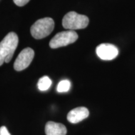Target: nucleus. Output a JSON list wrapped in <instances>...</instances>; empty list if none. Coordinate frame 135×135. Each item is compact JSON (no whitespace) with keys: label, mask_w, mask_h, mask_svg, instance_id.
<instances>
[{"label":"nucleus","mask_w":135,"mask_h":135,"mask_svg":"<svg viewBox=\"0 0 135 135\" xmlns=\"http://www.w3.org/2000/svg\"><path fill=\"white\" fill-rule=\"evenodd\" d=\"M52 81L50 80V78L45 76L41 78L38 83V89L40 91H46L47 89L50 88L51 85Z\"/></svg>","instance_id":"obj_9"},{"label":"nucleus","mask_w":135,"mask_h":135,"mask_svg":"<svg viewBox=\"0 0 135 135\" xmlns=\"http://www.w3.org/2000/svg\"><path fill=\"white\" fill-rule=\"evenodd\" d=\"M30 0H13L14 3L18 6H23L26 4Z\"/></svg>","instance_id":"obj_11"},{"label":"nucleus","mask_w":135,"mask_h":135,"mask_svg":"<svg viewBox=\"0 0 135 135\" xmlns=\"http://www.w3.org/2000/svg\"><path fill=\"white\" fill-rule=\"evenodd\" d=\"M0 135H11L9 131L5 126H1L0 128Z\"/></svg>","instance_id":"obj_12"},{"label":"nucleus","mask_w":135,"mask_h":135,"mask_svg":"<svg viewBox=\"0 0 135 135\" xmlns=\"http://www.w3.org/2000/svg\"><path fill=\"white\" fill-rule=\"evenodd\" d=\"M35 52L31 48H26L22 50L15 60L14 68L17 71L25 70L29 66L33 61Z\"/></svg>","instance_id":"obj_5"},{"label":"nucleus","mask_w":135,"mask_h":135,"mask_svg":"<svg viewBox=\"0 0 135 135\" xmlns=\"http://www.w3.org/2000/svg\"><path fill=\"white\" fill-rule=\"evenodd\" d=\"M78 38V35L75 31H62L57 33L50 42V48L56 49L60 47L66 46L72 44L76 41Z\"/></svg>","instance_id":"obj_4"},{"label":"nucleus","mask_w":135,"mask_h":135,"mask_svg":"<svg viewBox=\"0 0 135 135\" xmlns=\"http://www.w3.org/2000/svg\"><path fill=\"white\" fill-rule=\"evenodd\" d=\"M89 111L85 107H78L71 110L67 115L69 122L76 124L86 119L89 116Z\"/></svg>","instance_id":"obj_7"},{"label":"nucleus","mask_w":135,"mask_h":135,"mask_svg":"<svg viewBox=\"0 0 135 135\" xmlns=\"http://www.w3.org/2000/svg\"><path fill=\"white\" fill-rule=\"evenodd\" d=\"M55 28V22L51 18H44L38 20L31 27L32 36L36 40L46 38L50 35Z\"/></svg>","instance_id":"obj_2"},{"label":"nucleus","mask_w":135,"mask_h":135,"mask_svg":"<svg viewBox=\"0 0 135 135\" xmlns=\"http://www.w3.org/2000/svg\"><path fill=\"white\" fill-rule=\"evenodd\" d=\"M66 128L61 123L49 121L45 126L46 135H66Z\"/></svg>","instance_id":"obj_8"},{"label":"nucleus","mask_w":135,"mask_h":135,"mask_svg":"<svg viewBox=\"0 0 135 135\" xmlns=\"http://www.w3.org/2000/svg\"><path fill=\"white\" fill-rule=\"evenodd\" d=\"M97 55L103 60H112L116 58L119 54L117 47L109 43H102L96 49Z\"/></svg>","instance_id":"obj_6"},{"label":"nucleus","mask_w":135,"mask_h":135,"mask_svg":"<svg viewBox=\"0 0 135 135\" xmlns=\"http://www.w3.org/2000/svg\"><path fill=\"white\" fill-rule=\"evenodd\" d=\"M19 39L14 32H10L0 43V66L9 63L18 45Z\"/></svg>","instance_id":"obj_1"},{"label":"nucleus","mask_w":135,"mask_h":135,"mask_svg":"<svg viewBox=\"0 0 135 135\" xmlns=\"http://www.w3.org/2000/svg\"><path fill=\"white\" fill-rule=\"evenodd\" d=\"M71 83L69 80H62L59 83L57 86V91L59 93H65L70 90Z\"/></svg>","instance_id":"obj_10"},{"label":"nucleus","mask_w":135,"mask_h":135,"mask_svg":"<svg viewBox=\"0 0 135 135\" xmlns=\"http://www.w3.org/2000/svg\"><path fill=\"white\" fill-rule=\"evenodd\" d=\"M89 24V18L86 16L80 15L75 11L68 13L63 17L62 25L65 29L74 30L84 29Z\"/></svg>","instance_id":"obj_3"}]
</instances>
